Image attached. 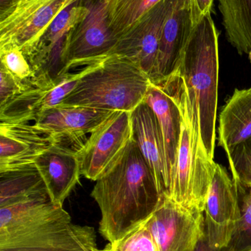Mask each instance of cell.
I'll return each instance as SVG.
<instances>
[{"mask_svg":"<svg viewBox=\"0 0 251 251\" xmlns=\"http://www.w3.org/2000/svg\"><path fill=\"white\" fill-rule=\"evenodd\" d=\"M233 179L242 185L251 184V137L228 155Z\"/></svg>","mask_w":251,"mask_h":251,"instance_id":"obj_25","label":"cell"},{"mask_svg":"<svg viewBox=\"0 0 251 251\" xmlns=\"http://www.w3.org/2000/svg\"><path fill=\"white\" fill-rule=\"evenodd\" d=\"M114 111L89 107L57 105L41 113L33 125L53 142L83 144L82 138L91 134Z\"/></svg>","mask_w":251,"mask_h":251,"instance_id":"obj_14","label":"cell"},{"mask_svg":"<svg viewBox=\"0 0 251 251\" xmlns=\"http://www.w3.org/2000/svg\"><path fill=\"white\" fill-rule=\"evenodd\" d=\"M131 138V113L113 112L78 149L81 175L97 181L122 156Z\"/></svg>","mask_w":251,"mask_h":251,"instance_id":"obj_8","label":"cell"},{"mask_svg":"<svg viewBox=\"0 0 251 251\" xmlns=\"http://www.w3.org/2000/svg\"><path fill=\"white\" fill-rule=\"evenodd\" d=\"M72 223L63 206L48 194L0 208V251L7 250L53 229Z\"/></svg>","mask_w":251,"mask_h":251,"instance_id":"obj_6","label":"cell"},{"mask_svg":"<svg viewBox=\"0 0 251 251\" xmlns=\"http://www.w3.org/2000/svg\"><path fill=\"white\" fill-rule=\"evenodd\" d=\"M144 101L151 107L159 121L163 136L167 168L169 196L175 175L177 155L181 140L182 116L172 93L164 84L150 83Z\"/></svg>","mask_w":251,"mask_h":251,"instance_id":"obj_18","label":"cell"},{"mask_svg":"<svg viewBox=\"0 0 251 251\" xmlns=\"http://www.w3.org/2000/svg\"><path fill=\"white\" fill-rule=\"evenodd\" d=\"M192 1H193L195 21V23L197 24L203 16L211 13L215 0H192Z\"/></svg>","mask_w":251,"mask_h":251,"instance_id":"obj_29","label":"cell"},{"mask_svg":"<svg viewBox=\"0 0 251 251\" xmlns=\"http://www.w3.org/2000/svg\"><path fill=\"white\" fill-rule=\"evenodd\" d=\"M91 196L101 212L99 231L109 243L145 222L164 197L132 138L114 165L96 181Z\"/></svg>","mask_w":251,"mask_h":251,"instance_id":"obj_1","label":"cell"},{"mask_svg":"<svg viewBox=\"0 0 251 251\" xmlns=\"http://www.w3.org/2000/svg\"><path fill=\"white\" fill-rule=\"evenodd\" d=\"M0 60L1 66L16 79L25 83L32 82L33 72L22 50L18 48L0 50Z\"/></svg>","mask_w":251,"mask_h":251,"instance_id":"obj_27","label":"cell"},{"mask_svg":"<svg viewBox=\"0 0 251 251\" xmlns=\"http://www.w3.org/2000/svg\"><path fill=\"white\" fill-rule=\"evenodd\" d=\"M218 37L211 13L206 14L195 26L175 72L184 80L195 129L201 136L206 152L213 160L219 76Z\"/></svg>","mask_w":251,"mask_h":251,"instance_id":"obj_2","label":"cell"},{"mask_svg":"<svg viewBox=\"0 0 251 251\" xmlns=\"http://www.w3.org/2000/svg\"><path fill=\"white\" fill-rule=\"evenodd\" d=\"M108 246L110 251H159L144 223L119 241Z\"/></svg>","mask_w":251,"mask_h":251,"instance_id":"obj_26","label":"cell"},{"mask_svg":"<svg viewBox=\"0 0 251 251\" xmlns=\"http://www.w3.org/2000/svg\"><path fill=\"white\" fill-rule=\"evenodd\" d=\"M205 231L212 247H228L241 218L238 186L226 170L217 164L204 209Z\"/></svg>","mask_w":251,"mask_h":251,"instance_id":"obj_9","label":"cell"},{"mask_svg":"<svg viewBox=\"0 0 251 251\" xmlns=\"http://www.w3.org/2000/svg\"><path fill=\"white\" fill-rule=\"evenodd\" d=\"M21 82L2 66L0 67V106L22 92L29 84Z\"/></svg>","mask_w":251,"mask_h":251,"instance_id":"obj_28","label":"cell"},{"mask_svg":"<svg viewBox=\"0 0 251 251\" xmlns=\"http://www.w3.org/2000/svg\"><path fill=\"white\" fill-rule=\"evenodd\" d=\"M161 83L172 93L182 116L175 175L167 198L192 213H203L217 163L209 157L201 136L195 129L188 97L181 76L175 72Z\"/></svg>","mask_w":251,"mask_h":251,"instance_id":"obj_4","label":"cell"},{"mask_svg":"<svg viewBox=\"0 0 251 251\" xmlns=\"http://www.w3.org/2000/svg\"><path fill=\"white\" fill-rule=\"evenodd\" d=\"M192 0H178L165 22L154 73L150 82L159 84L178 69L184 48L195 23Z\"/></svg>","mask_w":251,"mask_h":251,"instance_id":"obj_15","label":"cell"},{"mask_svg":"<svg viewBox=\"0 0 251 251\" xmlns=\"http://www.w3.org/2000/svg\"><path fill=\"white\" fill-rule=\"evenodd\" d=\"M144 224L159 251H191L205 234L203 213L188 212L167 197Z\"/></svg>","mask_w":251,"mask_h":251,"instance_id":"obj_10","label":"cell"},{"mask_svg":"<svg viewBox=\"0 0 251 251\" xmlns=\"http://www.w3.org/2000/svg\"><path fill=\"white\" fill-rule=\"evenodd\" d=\"M84 69L44 85L30 83L10 101L0 106V123H31L48 109L59 105L73 91Z\"/></svg>","mask_w":251,"mask_h":251,"instance_id":"obj_12","label":"cell"},{"mask_svg":"<svg viewBox=\"0 0 251 251\" xmlns=\"http://www.w3.org/2000/svg\"><path fill=\"white\" fill-rule=\"evenodd\" d=\"M150 83L131 60L111 54L84 67L76 86L59 105L131 113L144 101Z\"/></svg>","mask_w":251,"mask_h":251,"instance_id":"obj_3","label":"cell"},{"mask_svg":"<svg viewBox=\"0 0 251 251\" xmlns=\"http://www.w3.org/2000/svg\"><path fill=\"white\" fill-rule=\"evenodd\" d=\"M178 0H162L117 40L111 54L122 56L137 65L149 79L154 73L165 22Z\"/></svg>","mask_w":251,"mask_h":251,"instance_id":"obj_11","label":"cell"},{"mask_svg":"<svg viewBox=\"0 0 251 251\" xmlns=\"http://www.w3.org/2000/svg\"><path fill=\"white\" fill-rule=\"evenodd\" d=\"M228 42L251 61V0H218Z\"/></svg>","mask_w":251,"mask_h":251,"instance_id":"obj_21","label":"cell"},{"mask_svg":"<svg viewBox=\"0 0 251 251\" xmlns=\"http://www.w3.org/2000/svg\"><path fill=\"white\" fill-rule=\"evenodd\" d=\"M191 251H232V250L229 246L223 248V249H216V248L212 247L208 242L206 231H205V234H203V237L200 239L195 249Z\"/></svg>","mask_w":251,"mask_h":251,"instance_id":"obj_30","label":"cell"},{"mask_svg":"<svg viewBox=\"0 0 251 251\" xmlns=\"http://www.w3.org/2000/svg\"></svg>","mask_w":251,"mask_h":251,"instance_id":"obj_31","label":"cell"},{"mask_svg":"<svg viewBox=\"0 0 251 251\" xmlns=\"http://www.w3.org/2000/svg\"><path fill=\"white\" fill-rule=\"evenodd\" d=\"M31 123H0V174L35 166L53 143Z\"/></svg>","mask_w":251,"mask_h":251,"instance_id":"obj_16","label":"cell"},{"mask_svg":"<svg viewBox=\"0 0 251 251\" xmlns=\"http://www.w3.org/2000/svg\"><path fill=\"white\" fill-rule=\"evenodd\" d=\"M88 13L68 35L63 50L64 73L111 55L117 40L109 28L103 0H86Z\"/></svg>","mask_w":251,"mask_h":251,"instance_id":"obj_7","label":"cell"},{"mask_svg":"<svg viewBox=\"0 0 251 251\" xmlns=\"http://www.w3.org/2000/svg\"><path fill=\"white\" fill-rule=\"evenodd\" d=\"M237 184L240 193L241 218L228 246L232 251H251V184Z\"/></svg>","mask_w":251,"mask_h":251,"instance_id":"obj_24","label":"cell"},{"mask_svg":"<svg viewBox=\"0 0 251 251\" xmlns=\"http://www.w3.org/2000/svg\"><path fill=\"white\" fill-rule=\"evenodd\" d=\"M162 0H103L111 32L116 40Z\"/></svg>","mask_w":251,"mask_h":251,"instance_id":"obj_23","label":"cell"},{"mask_svg":"<svg viewBox=\"0 0 251 251\" xmlns=\"http://www.w3.org/2000/svg\"><path fill=\"white\" fill-rule=\"evenodd\" d=\"M83 144L53 142L35 160V166L55 204L63 206L79 181L81 173L78 150Z\"/></svg>","mask_w":251,"mask_h":251,"instance_id":"obj_13","label":"cell"},{"mask_svg":"<svg viewBox=\"0 0 251 251\" xmlns=\"http://www.w3.org/2000/svg\"><path fill=\"white\" fill-rule=\"evenodd\" d=\"M218 132L227 156L251 137V88L235 90L220 115Z\"/></svg>","mask_w":251,"mask_h":251,"instance_id":"obj_20","label":"cell"},{"mask_svg":"<svg viewBox=\"0 0 251 251\" xmlns=\"http://www.w3.org/2000/svg\"><path fill=\"white\" fill-rule=\"evenodd\" d=\"M131 119L133 140L151 169L161 193L167 197L169 180L165 144L159 121L144 100L131 112Z\"/></svg>","mask_w":251,"mask_h":251,"instance_id":"obj_17","label":"cell"},{"mask_svg":"<svg viewBox=\"0 0 251 251\" xmlns=\"http://www.w3.org/2000/svg\"><path fill=\"white\" fill-rule=\"evenodd\" d=\"M0 251H110L99 249L93 227L66 224L31 239L20 246Z\"/></svg>","mask_w":251,"mask_h":251,"instance_id":"obj_19","label":"cell"},{"mask_svg":"<svg viewBox=\"0 0 251 251\" xmlns=\"http://www.w3.org/2000/svg\"><path fill=\"white\" fill-rule=\"evenodd\" d=\"M80 1L83 0H16L1 10L0 50L18 48L28 57L55 18Z\"/></svg>","mask_w":251,"mask_h":251,"instance_id":"obj_5","label":"cell"},{"mask_svg":"<svg viewBox=\"0 0 251 251\" xmlns=\"http://www.w3.org/2000/svg\"><path fill=\"white\" fill-rule=\"evenodd\" d=\"M48 194L36 167L0 174V208Z\"/></svg>","mask_w":251,"mask_h":251,"instance_id":"obj_22","label":"cell"}]
</instances>
